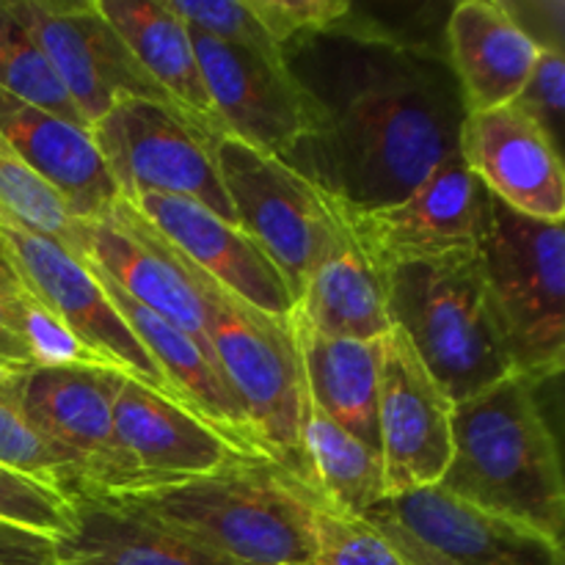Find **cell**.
<instances>
[{"label": "cell", "mask_w": 565, "mask_h": 565, "mask_svg": "<svg viewBox=\"0 0 565 565\" xmlns=\"http://www.w3.org/2000/svg\"><path fill=\"white\" fill-rule=\"evenodd\" d=\"M351 14L281 50L307 114L281 163L331 202L373 210L458 152L467 108L439 47Z\"/></svg>", "instance_id": "cell-1"}, {"label": "cell", "mask_w": 565, "mask_h": 565, "mask_svg": "<svg viewBox=\"0 0 565 565\" xmlns=\"http://www.w3.org/2000/svg\"><path fill=\"white\" fill-rule=\"evenodd\" d=\"M535 390L533 381L508 375L456 403L452 458L439 486L469 505L563 544L561 452Z\"/></svg>", "instance_id": "cell-2"}, {"label": "cell", "mask_w": 565, "mask_h": 565, "mask_svg": "<svg viewBox=\"0 0 565 565\" xmlns=\"http://www.w3.org/2000/svg\"><path fill=\"white\" fill-rule=\"evenodd\" d=\"M108 497L235 565L312 563V511L296 478L268 458H235L218 472Z\"/></svg>", "instance_id": "cell-3"}, {"label": "cell", "mask_w": 565, "mask_h": 565, "mask_svg": "<svg viewBox=\"0 0 565 565\" xmlns=\"http://www.w3.org/2000/svg\"><path fill=\"white\" fill-rule=\"evenodd\" d=\"M392 326L452 403H463L513 373L478 248L408 263L381 276Z\"/></svg>", "instance_id": "cell-4"}, {"label": "cell", "mask_w": 565, "mask_h": 565, "mask_svg": "<svg viewBox=\"0 0 565 565\" xmlns=\"http://www.w3.org/2000/svg\"><path fill=\"white\" fill-rule=\"evenodd\" d=\"M177 259L202 298L215 364L246 412L265 458L301 483L303 367L290 318L248 307L182 254Z\"/></svg>", "instance_id": "cell-5"}, {"label": "cell", "mask_w": 565, "mask_h": 565, "mask_svg": "<svg viewBox=\"0 0 565 565\" xmlns=\"http://www.w3.org/2000/svg\"><path fill=\"white\" fill-rule=\"evenodd\" d=\"M486 290L513 373L535 386L565 364V232L486 196L478 241Z\"/></svg>", "instance_id": "cell-6"}, {"label": "cell", "mask_w": 565, "mask_h": 565, "mask_svg": "<svg viewBox=\"0 0 565 565\" xmlns=\"http://www.w3.org/2000/svg\"><path fill=\"white\" fill-rule=\"evenodd\" d=\"M88 136L119 199L136 193L185 196L235 224L215 163L221 132L180 105L143 97L119 99L88 127Z\"/></svg>", "instance_id": "cell-7"}, {"label": "cell", "mask_w": 565, "mask_h": 565, "mask_svg": "<svg viewBox=\"0 0 565 565\" xmlns=\"http://www.w3.org/2000/svg\"><path fill=\"white\" fill-rule=\"evenodd\" d=\"M215 163L235 224L268 254L298 298L337 235L331 204L276 154L235 136L215 141Z\"/></svg>", "instance_id": "cell-8"}, {"label": "cell", "mask_w": 565, "mask_h": 565, "mask_svg": "<svg viewBox=\"0 0 565 565\" xmlns=\"http://www.w3.org/2000/svg\"><path fill=\"white\" fill-rule=\"evenodd\" d=\"M486 188L458 152L447 154L401 202L373 210H331L379 276L408 263L475 252L486 215Z\"/></svg>", "instance_id": "cell-9"}, {"label": "cell", "mask_w": 565, "mask_h": 565, "mask_svg": "<svg viewBox=\"0 0 565 565\" xmlns=\"http://www.w3.org/2000/svg\"><path fill=\"white\" fill-rule=\"evenodd\" d=\"M0 257L14 279L36 301H42L83 345L92 348L110 367L171 397L169 384L154 367L147 348L138 342L130 326L105 296L92 265L83 263L53 237L6 218H0Z\"/></svg>", "instance_id": "cell-10"}, {"label": "cell", "mask_w": 565, "mask_h": 565, "mask_svg": "<svg viewBox=\"0 0 565 565\" xmlns=\"http://www.w3.org/2000/svg\"><path fill=\"white\" fill-rule=\"evenodd\" d=\"M17 9L88 127L119 99L171 103L105 20L97 0H17Z\"/></svg>", "instance_id": "cell-11"}, {"label": "cell", "mask_w": 565, "mask_h": 565, "mask_svg": "<svg viewBox=\"0 0 565 565\" xmlns=\"http://www.w3.org/2000/svg\"><path fill=\"white\" fill-rule=\"evenodd\" d=\"M456 403L419 362L397 326L381 340L379 452L386 500L430 489L445 478L452 458Z\"/></svg>", "instance_id": "cell-12"}, {"label": "cell", "mask_w": 565, "mask_h": 565, "mask_svg": "<svg viewBox=\"0 0 565 565\" xmlns=\"http://www.w3.org/2000/svg\"><path fill=\"white\" fill-rule=\"evenodd\" d=\"M130 375L105 364L31 367L20 390L22 417L72 463V494H116L121 486L114 450V406ZM70 494V497H72Z\"/></svg>", "instance_id": "cell-13"}, {"label": "cell", "mask_w": 565, "mask_h": 565, "mask_svg": "<svg viewBox=\"0 0 565 565\" xmlns=\"http://www.w3.org/2000/svg\"><path fill=\"white\" fill-rule=\"evenodd\" d=\"M75 254L108 276L132 301L185 331L215 364L202 298L188 281L174 248L125 199H119L103 218L75 221Z\"/></svg>", "instance_id": "cell-14"}, {"label": "cell", "mask_w": 565, "mask_h": 565, "mask_svg": "<svg viewBox=\"0 0 565 565\" xmlns=\"http://www.w3.org/2000/svg\"><path fill=\"white\" fill-rule=\"evenodd\" d=\"M114 450L125 491H147L218 472L243 458L182 403L127 379L114 406ZM248 458V456H246Z\"/></svg>", "instance_id": "cell-15"}, {"label": "cell", "mask_w": 565, "mask_h": 565, "mask_svg": "<svg viewBox=\"0 0 565 565\" xmlns=\"http://www.w3.org/2000/svg\"><path fill=\"white\" fill-rule=\"evenodd\" d=\"M458 154L497 202L527 218L563 224L561 149L522 105L511 103L467 114L458 136Z\"/></svg>", "instance_id": "cell-16"}, {"label": "cell", "mask_w": 565, "mask_h": 565, "mask_svg": "<svg viewBox=\"0 0 565 565\" xmlns=\"http://www.w3.org/2000/svg\"><path fill=\"white\" fill-rule=\"evenodd\" d=\"M127 204L199 270L221 287L274 318H290L296 309L290 287L268 254L237 224L224 221L204 204L169 193H136Z\"/></svg>", "instance_id": "cell-17"}, {"label": "cell", "mask_w": 565, "mask_h": 565, "mask_svg": "<svg viewBox=\"0 0 565 565\" xmlns=\"http://www.w3.org/2000/svg\"><path fill=\"white\" fill-rule=\"evenodd\" d=\"M204 86L226 136L285 158L307 132V114L285 58L252 53L191 31Z\"/></svg>", "instance_id": "cell-18"}, {"label": "cell", "mask_w": 565, "mask_h": 565, "mask_svg": "<svg viewBox=\"0 0 565 565\" xmlns=\"http://www.w3.org/2000/svg\"><path fill=\"white\" fill-rule=\"evenodd\" d=\"M379 508L456 565H565L563 544L469 505L441 486L390 497Z\"/></svg>", "instance_id": "cell-19"}, {"label": "cell", "mask_w": 565, "mask_h": 565, "mask_svg": "<svg viewBox=\"0 0 565 565\" xmlns=\"http://www.w3.org/2000/svg\"><path fill=\"white\" fill-rule=\"evenodd\" d=\"M86 263V259H83ZM97 274L105 296L116 307V312L125 318L132 334L138 337L147 353L152 356L154 367L160 370L163 381L169 384L171 397L188 408L196 419H202L207 428H213L232 450L248 458H265L252 425H248L246 412L241 408L237 397L226 386L224 375L218 373L213 362L202 353V348L191 340L182 329L160 318L158 312L147 309L143 303L132 301L127 292H121L108 276ZM270 461V458H268Z\"/></svg>", "instance_id": "cell-20"}, {"label": "cell", "mask_w": 565, "mask_h": 565, "mask_svg": "<svg viewBox=\"0 0 565 565\" xmlns=\"http://www.w3.org/2000/svg\"><path fill=\"white\" fill-rule=\"evenodd\" d=\"M0 136L61 199L72 221L103 218L119 202V191L83 127L0 88Z\"/></svg>", "instance_id": "cell-21"}, {"label": "cell", "mask_w": 565, "mask_h": 565, "mask_svg": "<svg viewBox=\"0 0 565 565\" xmlns=\"http://www.w3.org/2000/svg\"><path fill=\"white\" fill-rule=\"evenodd\" d=\"M541 50L502 0H463L447 20V61L467 114L516 103Z\"/></svg>", "instance_id": "cell-22"}, {"label": "cell", "mask_w": 565, "mask_h": 565, "mask_svg": "<svg viewBox=\"0 0 565 565\" xmlns=\"http://www.w3.org/2000/svg\"><path fill=\"white\" fill-rule=\"evenodd\" d=\"M70 530L55 539L61 565H235L108 497L72 494Z\"/></svg>", "instance_id": "cell-23"}, {"label": "cell", "mask_w": 565, "mask_h": 565, "mask_svg": "<svg viewBox=\"0 0 565 565\" xmlns=\"http://www.w3.org/2000/svg\"><path fill=\"white\" fill-rule=\"evenodd\" d=\"M292 334L309 397L356 436L379 450V367L381 340H340L315 331L292 309Z\"/></svg>", "instance_id": "cell-24"}, {"label": "cell", "mask_w": 565, "mask_h": 565, "mask_svg": "<svg viewBox=\"0 0 565 565\" xmlns=\"http://www.w3.org/2000/svg\"><path fill=\"white\" fill-rule=\"evenodd\" d=\"M296 312L315 331L340 340H384L392 331L384 281L340 218L334 241L298 292Z\"/></svg>", "instance_id": "cell-25"}, {"label": "cell", "mask_w": 565, "mask_h": 565, "mask_svg": "<svg viewBox=\"0 0 565 565\" xmlns=\"http://www.w3.org/2000/svg\"><path fill=\"white\" fill-rule=\"evenodd\" d=\"M105 20L174 105L226 136L204 86L191 31L163 0H97Z\"/></svg>", "instance_id": "cell-26"}, {"label": "cell", "mask_w": 565, "mask_h": 565, "mask_svg": "<svg viewBox=\"0 0 565 565\" xmlns=\"http://www.w3.org/2000/svg\"><path fill=\"white\" fill-rule=\"evenodd\" d=\"M301 486L342 516L364 519L386 500L381 452L337 425L303 386Z\"/></svg>", "instance_id": "cell-27"}, {"label": "cell", "mask_w": 565, "mask_h": 565, "mask_svg": "<svg viewBox=\"0 0 565 565\" xmlns=\"http://www.w3.org/2000/svg\"><path fill=\"white\" fill-rule=\"evenodd\" d=\"M0 88L88 130L72 99L66 97L44 50L39 47L36 36L22 20L17 0H3L0 9Z\"/></svg>", "instance_id": "cell-28"}, {"label": "cell", "mask_w": 565, "mask_h": 565, "mask_svg": "<svg viewBox=\"0 0 565 565\" xmlns=\"http://www.w3.org/2000/svg\"><path fill=\"white\" fill-rule=\"evenodd\" d=\"M0 218L47 235L75 254V221L61 199L17 158L0 136Z\"/></svg>", "instance_id": "cell-29"}, {"label": "cell", "mask_w": 565, "mask_h": 565, "mask_svg": "<svg viewBox=\"0 0 565 565\" xmlns=\"http://www.w3.org/2000/svg\"><path fill=\"white\" fill-rule=\"evenodd\" d=\"M0 467L64 497L77 489L70 458L22 417L20 406L6 401H0Z\"/></svg>", "instance_id": "cell-30"}, {"label": "cell", "mask_w": 565, "mask_h": 565, "mask_svg": "<svg viewBox=\"0 0 565 565\" xmlns=\"http://www.w3.org/2000/svg\"><path fill=\"white\" fill-rule=\"evenodd\" d=\"M309 511H312L315 544L309 565H403L384 533L367 519L342 516L312 494H309Z\"/></svg>", "instance_id": "cell-31"}, {"label": "cell", "mask_w": 565, "mask_h": 565, "mask_svg": "<svg viewBox=\"0 0 565 565\" xmlns=\"http://www.w3.org/2000/svg\"><path fill=\"white\" fill-rule=\"evenodd\" d=\"M171 14L180 17L188 31L252 50V53L281 58V50L270 42L265 28L254 17L248 0H163Z\"/></svg>", "instance_id": "cell-32"}, {"label": "cell", "mask_w": 565, "mask_h": 565, "mask_svg": "<svg viewBox=\"0 0 565 565\" xmlns=\"http://www.w3.org/2000/svg\"><path fill=\"white\" fill-rule=\"evenodd\" d=\"M17 296H20V312H17L20 315V334L36 367H64V364H105L110 367L92 348L83 345L25 287L20 285Z\"/></svg>", "instance_id": "cell-33"}, {"label": "cell", "mask_w": 565, "mask_h": 565, "mask_svg": "<svg viewBox=\"0 0 565 565\" xmlns=\"http://www.w3.org/2000/svg\"><path fill=\"white\" fill-rule=\"evenodd\" d=\"M70 500L64 494L0 467V522L55 541L70 530Z\"/></svg>", "instance_id": "cell-34"}, {"label": "cell", "mask_w": 565, "mask_h": 565, "mask_svg": "<svg viewBox=\"0 0 565 565\" xmlns=\"http://www.w3.org/2000/svg\"><path fill=\"white\" fill-rule=\"evenodd\" d=\"M248 6L279 50L296 39L337 25L353 11L345 0H248Z\"/></svg>", "instance_id": "cell-35"}, {"label": "cell", "mask_w": 565, "mask_h": 565, "mask_svg": "<svg viewBox=\"0 0 565 565\" xmlns=\"http://www.w3.org/2000/svg\"><path fill=\"white\" fill-rule=\"evenodd\" d=\"M516 105H522L541 127L546 136L561 149V130L565 114V58L563 50H541L535 58L533 72L524 83L522 94L516 97Z\"/></svg>", "instance_id": "cell-36"}, {"label": "cell", "mask_w": 565, "mask_h": 565, "mask_svg": "<svg viewBox=\"0 0 565 565\" xmlns=\"http://www.w3.org/2000/svg\"><path fill=\"white\" fill-rule=\"evenodd\" d=\"M20 285L0 257V359L22 367H36L20 334Z\"/></svg>", "instance_id": "cell-37"}, {"label": "cell", "mask_w": 565, "mask_h": 565, "mask_svg": "<svg viewBox=\"0 0 565 565\" xmlns=\"http://www.w3.org/2000/svg\"><path fill=\"white\" fill-rule=\"evenodd\" d=\"M55 541L33 530L0 522V565H53Z\"/></svg>", "instance_id": "cell-38"}, {"label": "cell", "mask_w": 565, "mask_h": 565, "mask_svg": "<svg viewBox=\"0 0 565 565\" xmlns=\"http://www.w3.org/2000/svg\"><path fill=\"white\" fill-rule=\"evenodd\" d=\"M364 519H367V522H373L375 527L384 533V539L390 541L392 550L397 552V557H401L403 565H456L452 561H447L445 555H439L436 550L425 546L419 539H414L406 527H401L395 519L386 516L381 508H373V511H370Z\"/></svg>", "instance_id": "cell-39"}, {"label": "cell", "mask_w": 565, "mask_h": 565, "mask_svg": "<svg viewBox=\"0 0 565 565\" xmlns=\"http://www.w3.org/2000/svg\"><path fill=\"white\" fill-rule=\"evenodd\" d=\"M28 370L31 367H22V364H11L0 359V401L6 403H14L20 401V390H22V381H25Z\"/></svg>", "instance_id": "cell-40"}, {"label": "cell", "mask_w": 565, "mask_h": 565, "mask_svg": "<svg viewBox=\"0 0 565 565\" xmlns=\"http://www.w3.org/2000/svg\"><path fill=\"white\" fill-rule=\"evenodd\" d=\"M0 9H3V0H0Z\"/></svg>", "instance_id": "cell-41"}, {"label": "cell", "mask_w": 565, "mask_h": 565, "mask_svg": "<svg viewBox=\"0 0 565 565\" xmlns=\"http://www.w3.org/2000/svg\"><path fill=\"white\" fill-rule=\"evenodd\" d=\"M53 565H61V563H53Z\"/></svg>", "instance_id": "cell-42"}, {"label": "cell", "mask_w": 565, "mask_h": 565, "mask_svg": "<svg viewBox=\"0 0 565 565\" xmlns=\"http://www.w3.org/2000/svg\"><path fill=\"white\" fill-rule=\"evenodd\" d=\"M307 565H309V563H307Z\"/></svg>", "instance_id": "cell-43"}]
</instances>
